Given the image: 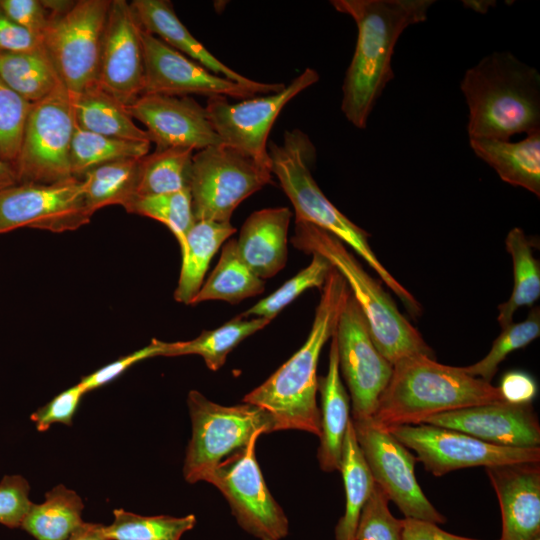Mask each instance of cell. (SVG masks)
Segmentation results:
<instances>
[{"mask_svg":"<svg viewBox=\"0 0 540 540\" xmlns=\"http://www.w3.org/2000/svg\"><path fill=\"white\" fill-rule=\"evenodd\" d=\"M92 215L85 203L82 178L53 184L22 183L0 191V234L22 227L72 231L87 224Z\"/></svg>","mask_w":540,"mask_h":540,"instance_id":"obj_17","label":"cell"},{"mask_svg":"<svg viewBox=\"0 0 540 540\" xmlns=\"http://www.w3.org/2000/svg\"><path fill=\"white\" fill-rule=\"evenodd\" d=\"M145 86L143 94L188 96L197 94L243 100L282 91L284 83L258 82L244 85L217 75L165 44L158 37L141 32Z\"/></svg>","mask_w":540,"mask_h":540,"instance_id":"obj_15","label":"cell"},{"mask_svg":"<svg viewBox=\"0 0 540 540\" xmlns=\"http://www.w3.org/2000/svg\"><path fill=\"white\" fill-rule=\"evenodd\" d=\"M32 103L0 79V159L12 167L17 161Z\"/></svg>","mask_w":540,"mask_h":540,"instance_id":"obj_41","label":"cell"},{"mask_svg":"<svg viewBox=\"0 0 540 540\" xmlns=\"http://www.w3.org/2000/svg\"><path fill=\"white\" fill-rule=\"evenodd\" d=\"M193 155L191 148L174 147L141 157L133 198L189 188Z\"/></svg>","mask_w":540,"mask_h":540,"instance_id":"obj_34","label":"cell"},{"mask_svg":"<svg viewBox=\"0 0 540 540\" xmlns=\"http://www.w3.org/2000/svg\"><path fill=\"white\" fill-rule=\"evenodd\" d=\"M130 4L141 27L146 32L159 36L158 38L171 48L196 61L214 74L244 85L256 83L255 80L232 70L211 54L180 21L170 1L134 0Z\"/></svg>","mask_w":540,"mask_h":540,"instance_id":"obj_23","label":"cell"},{"mask_svg":"<svg viewBox=\"0 0 540 540\" xmlns=\"http://www.w3.org/2000/svg\"><path fill=\"white\" fill-rule=\"evenodd\" d=\"M0 7L14 22L41 40L51 16L43 1L0 0Z\"/></svg>","mask_w":540,"mask_h":540,"instance_id":"obj_46","label":"cell"},{"mask_svg":"<svg viewBox=\"0 0 540 540\" xmlns=\"http://www.w3.org/2000/svg\"><path fill=\"white\" fill-rule=\"evenodd\" d=\"M187 404L192 436L183 475L188 483L204 481L221 461L245 447L253 437L274 432L270 415L252 404L220 405L197 390L188 393Z\"/></svg>","mask_w":540,"mask_h":540,"instance_id":"obj_7","label":"cell"},{"mask_svg":"<svg viewBox=\"0 0 540 540\" xmlns=\"http://www.w3.org/2000/svg\"><path fill=\"white\" fill-rule=\"evenodd\" d=\"M142 27L125 0H112L100 51L97 86L125 107L144 93Z\"/></svg>","mask_w":540,"mask_h":540,"instance_id":"obj_18","label":"cell"},{"mask_svg":"<svg viewBox=\"0 0 540 540\" xmlns=\"http://www.w3.org/2000/svg\"><path fill=\"white\" fill-rule=\"evenodd\" d=\"M85 393L83 387L78 383L64 390L46 405L37 409L30 417L37 430L44 432L55 423L71 425L73 416Z\"/></svg>","mask_w":540,"mask_h":540,"instance_id":"obj_44","label":"cell"},{"mask_svg":"<svg viewBox=\"0 0 540 540\" xmlns=\"http://www.w3.org/2000/svg\"><path fill=\"white\" fill-rule=\"evenodd\" d=\"M351 420L372 478L389 501L406 518L445 523L446 518L428 500L416 479V456L388 430L378 427L372 417Z\"/></svg>","mask_w":540,"mask_h":540,"instance_id":"obj_14","label":"cell"},{"mask_svg":"<svg viewBox=\"0 0 540 540\" xmlns=\"http://www.w3.org/2000/svg\"><path fill=\"white\" fill-rule=\"evenodd\" d=\"M74 129L69 94L63 84L33 103L13 166L18 184H53L75 178L70 164Z\"/></svg>","mask_w":540,"mask_h":540,"instance_id":"obj_10","label":"cell"},{"mask_svg":"<svg viewBox=\"0 0 540 540\" xmlns=\"http://www.w3.org/2000/svg\"><path fill=\"white\" fill-rule=\"evenodd\" d=\"M485 470L500 505L502 535L499 540L539 539V462L498 465Z\"/></svg>","mask_w":540,"mask_h":540,"instance_id":"obj_21","label":"cell"},{"mask_svg":"<svg viewBox=\"0 0 540 540\" xmlns=\"http://www.w3.org/2000/svg\"><path fill=\"white\" fill-rule=\"evenodd\" d=\"M150 146V142L112 138L75 124L70 150L71 173L75 178H82L96 166L119 159L141 158L149 153Z\"/></svg>","mask_w":540,"mask_h":540,"instance_id":"obj_36","label":"cell"},{"mask_svg":"<svg viewBox=\"0 0 540 540\" xmlns=\"http://www.w3.org/2000/svg\"><path fill=\"white\" fill-rule=\"evenodd\" d=\"M537 540H540V538H539V539H537Z\"/></svg>","mask_w":540,"mask_h":540,"instance_id":"obj_53","label":"cell"},{"mask_svg":"<svg viewBox=\"0 0 540 540\" xmlns=\"http://www.w3.org/2000/svg\"><path fill=\"white\" fill-rule=\"evenodd\" d=\"M502 400L498 387L468 375L462 367L415 354L393 364L372 419L387 430L421 424L439 413Z\"/></svg>","mask_w":540,"mask_h":540,"instance_id":"obj_4","label":"cell"},{"mask_svg":"<svg viewBox=\"0 0 540 540\" xmlns=\"http://www.w3.org/2000/svg\"><path fill=\"white\" fill-rule=\"evenodd\" d=\"M269 168L221 144L193 155L189 190L196 221L230 222L234 210L273 183Z\"/></svg>","mask_w":540,"mask_h":540,"instance_id":"obj_8","label":"cell"},{"mask_svg":"<svg viewBox=\"0 0 540 540\" xmlns=\"http://www.w3.org/2000/svg\"><path fill=\"white\" fill-rule=\"evenodd\" d=\"M354 540V539H353Z\"/></svg>","mask_w":540,"mask_h":540,"instance_id":"obj_54","label":"cell"},{"mask_svg":"<svg viewBox=\"0 0 540 540\" xmlns=\"http://www.w3.org/2000/svg\"><path fill=\"white\" fill-rule=\"evenodd\" d=\"M124 208L129 213L149 217L166 225L177 239L180 248L196 221L189 188L133 198Z\"/></svg>","mask_w":540,"mask_h":540,"instance_id":"obj_38","label":"cell"},{"mask_svg":"<svg viewBox=\"0 0 540 540\" xmlns=\"http://www.w3.org/2000/svg\"><path fill=\"white\" fill-rule=\"evenodd\" d=\"M83 508L75 491L58 485L46 493L43 503H32L21 528L37 540H67L84 522Z\"/></svg>","mask_w":540,"mask_h":540,"instance_id":"obj_29","label":"cell"},{"mask_svg":"<svg viewBox=\"0 0 540 540\" xmlns=\"http://www.w3.org/2000/svg\"><path fill=\"white\" fill-rule=\"evenodd\" d=\"M0 79L32 104L48 97L63 84L43 48L0 51Z\"/></svg>","mask_w":540,"mask_h":540,"instance_id":"obj_28","label":"cell"},{"mask_svg":"<svg viewBox=\"0 0 540 540\" xmlns=\"http://www.w3.org/2000/svg\"><path fill=\"white\" fill-rule=\"evenodd\" d=\"M139 161L140 158L111 161L82 176L85 203L91 213L109 205L124 207L134 197Z\"/></svg>","mask_w":540,"mask_h":540,"instance_id":"obj_35","label":"cell"},{"mask_svg":"<svg viewBox=\"0 0 540 540\" xmlns=\"http://www.w3.org/2000/svg\"><path fill=\"white\" fill-rule=\"evenodd\" d=\"M460 89L469 139L510 140L540 130V74L509 51H495L467 69Z\"/></svg>","mask_w":540,"mask_h":540,"instance_id":"obj_3","label":"cell"},{"mask_svg":"<svg viewBox=\"0 0 540 540\" xmlns=\"http://www.w3.org/2000/svg\"><path fill=\"white\" fill-rule=\"evenodd\" d=\"M310 264L286 281L272 294L263 298L240 314L244 318L260 317L272 320L287 305L309 288H321L333 269L332 264L322 255L312 253Z\"/></svg>","mask_w":540,"mask_h":540,"instance_id":"obj_39","label":"cell"},{"mask_svg":"<svg viewBox=\"0 0 540 540\" xmlns=\"http://www.w3.org/2000/svg\"><path fill=\"white\" fill-rule=\"evenodd\" d=\"M67 540H108L104 525L83 522Z\"/></svg>","mask_w":540,"mask_h":540,"instance_id":"obj_50","label":"cell"},{"mask_svg":"<svg viewBox=\"0 0 540 540\" xmlns=\"http://www.w3.org/2000/svg\"><path fill=\"white\" fill-rule=\"evenodd\" d=\"M540 335V310L532 308L526 319L502 328L488 354L478 362L462 367L468 375L488 383L494 378L499 364L513 351L521 349Z\"/></svg>","mask_w":540,"mask_h":540,"instance_id":"obj_40","label":"cell"},{"mask_svg":"<svg viewBox=\"0 0 540 540\" xmlns=\"http://www.w3.org/2000/svg\"><path fill=\"white\" fill-rule=\"evenodd\" d=\"M268 155L271 172L294 207L295 222L310 223L349 245L396 294L410 315L420 316L422 306L379 261L369 245V234L338 210L315 182L311 168L317 152L309 136L299 129L286 130L281 144L268 143Z\"/></svg>","mask_w":540,"mask_h":540,"instance_id":"obj_5","label":"cell"},{"mask_svg":"<svg viewBox=\"0 0 540 540\" xmlns=\"http://www.w3.org/2000/svg\"><path fill=\"white\" fill-rule=\"evenodd\" d=\"M167 342L152 339L149 345L98 369L83 377L79 384L85 392L101 387L124 373L132 365L152 357L163 356Z\"/></svg>","mask_w":540,"mask_h":540,"instance_id":"obj_45","label":"cell"},{"mask_svg":"<svg viewBox=\"0 0 540 540\" xmlns=\"http://www.w3.org/2000/svg\"><path fill=\"white\" fill-rule=\"evenodd\" d=\"M291 242L304 253L322 255L343 276L368 322L375 346L387 361L393 365L415 354L434 358L433 350L420 332L341 240L310 223L295 222Z\"/></svg>","mask_w":540,"mask_h":540,"instance_id":"obj_6","label":"cell"},{"mask_svg":"<svg viewBox=\"0 0 540 540\" xmlns=\"http://www.w3.org/2000/svg\"><path fill=\"white\" fill-rule=\"evenodd\" d=\"M423 423L457 430L498 446L533 448L540 444V424L531 403L502 400L439 413Z\"/></svg>","mask_w":540,"mask_h":540,"instance_id":"obj_20","label":"cell"},{"mask_svg":"<svg viewBox=\"0 0 540 540\" xmlns=\"http://www.w3.org/2000/svg\"><path fill=\"white\" fill-rule=\"evenodd\" d=\"M18 184L14 168L0 159V191Z\"/></svg>","mask_w":540,"mask_h":540,"instance_id":"obj_51","label":"cell"},{"mask_svg":"<svg viewBox=\"0 0 540 540\" xmlns=\"http://www.w3.org/2000/svg\"><path fill=\"white\" fill-rule=\"evenodd\" d=\"M125 108L145 125L156 150L181 147L199 151L223 144L206 108L189 96L143 94Z\"/></svg>","mask_w":540,"mask_h":540,"instance_id":"obj_19","label":"cell"},{"mask_svg":"<svg viewBox=\"0 0 540 540\" xmlns=\"http://www.w3.org/2000/svg\"><path fill=\"white\" fill-rule=\"evenodd\" d=\"M349 287L333 267L322 287L309 335L302 347L266 381L246 394L243 403L265 410L274 431L299 430L320 436L317 366L323 346L335 332Z\"/></svg>","mask_w":540,"mask_h":540,"instance_id":"obj_2","label":"cell"},{"mask_svg":"<svg viewBox=\"0 0 540 540\" xmlns=\"http://www.w3.org/2000/svg\"><path fill=\"white\" fill-rule=\"evenodd\" d=\"M401 540H479L444 531L436 523L414 518L402 519Z\"/></svg>","mask_w":540,"mask_h":540,"instance_id":"obj_49","label":"cell"},{"mask_svg":"<svg viewBox=\"0 0 540 540\" xmlns=\"http://www.w3.org/2000/svg\"><path fill=\"white\" fill-rule=\"evenodd\" d=\"M292 213L287 207L254 211L243 223L236 240L238 255L246 266L265 280L287 262V234Z\"/></svg>","mask_w":540,"mask_h":540,"instance_id":"obj_22","label":"cell"},{"mask_svg":"<svg viewBox=\"0 0 540 540\" xmlns=\"http://www.w3.org/2000/svg\"><path fill=\"white\" fill-rule=\"evenodd\" d=\"M504 401L512 404L531 403L537 393L535 380L523 371H509L498 386Z\"/></svg>","mask_w":540,"mask_h":540,"instance_id":"obj_48","label":"cell"},{"mask_svg":"<svg viewBox=\"0 0 540 540\" xmlns=\"http://www.w3.org/2000/svg\"><path fill=\"white\" fill-rule=\"evenodd\" d=\"M113 514V522L104 526L108 540H180L196 524L193 514L143 516L123 509H115Z\"/></svg>","mask_w":540,"mask_h":540,"instance_id":"obj_37","label":"cell"},{"mask_svg":"<svg viewBox=\"0 0 540 540\" xmlns=\"http://www.w3.org/2000/svg\"><path fill=\"white\" fill-rule=\"evenodd\" d=\"M321 395L317 459L324 472L340 470L342 446L350 418V398L341 381L336 339L331 337L328 371L318 377Z\"/></svg>","mask_w":540,"mask_h":540,"instance_id":"obj_24","label":"cell"},{"mask_svg":"<svg viewBox=\"0 0 540 540\" xmlns=\"http://www.w3.org/2000/svg\"><path fill=\"white\" fill-rule=\"evenodd\" d=\"M253 437L229 455L205 478L226 498L239 526L259 540H281L289 523L281 506L269 491L259 468Z\"/></svg>","mask_w":540,"mask_h":540,"instance_id":"obj_11","label":"cell"},{"mask_svg":"<svg viewBox=\"0 0 540 540\" xmlns=\"http://www.w3.org/2000/svg\"><path fill=\"white\" fill-rule=\"evenodd\" d=\"M41 48V40L14 22L0 7V51L24 52Z\"/></svg>","mask_w":540,"mask_h":540,"instance_id":"obj_47","label":"cell"},{"mask_svg":"<svg viewBox=\"0 0 540 540\" xmlns=\"http://www.w3.org/2000/svg\"><path fill=\"white\" fill-rule=\"evenodd\" d=\"M319 74L306 68L278 92L230 103L228 98H208L209 120L223 144L270 168L268 135L284 106L299 93L319 81Z\"/></svg>","mask_w":540,"mask_h":540,"instance_id":"obj_12","label":"cell"},{"mask_svg":"<svg viewBox=\"0 0 540 540\" xmlns=\"http://www.w3.org/2000/svg\"><path fill=\"white\" fill-rule=\"evenodd\" d=\"M505 246L513 264V288L509 299L498 306L497 321L501 328L513 322L520 307H531L540 296V266L525 232L519 227L511 229Z\"/></svg>","mask_w":540,"mask_h":540,"instance_id":"obj_33","label":"cell"},{"mask_svg":"<svg viewBox=\"0 0 540 540\" xmlns=\"http://www.w3.org/2000/svg\"><path fill=\"white\" fill-rule=\"evenodd\" d=\"M235 232L236 228L231 222L195 221L180 248L182 263L174 291L177 302L192 304L203 284L212 257Z\"/></svg>","mask_w":540,"mask_h":540,"instance_id":"obj_26","label":"cell"},{"mask_svg":"<svg viewBox=\"0 0 540 540\" xmlns=\"http://www.w3.org/2000/svg\"><path fill=\"white\" fill-rule=\"evenodd\" d=\"M463 5L477 13L485 14L491 7L496 5L495 1H463Z\"/></svg>","mask_w":540,"mask_h":540,"instance_id":"obj_52","label":"cell"},{"mask_svg":"<svg viewBox=\"0 0 540 540\" xmlns=\"http://www.w3.org/2000/svg\"><path fill=\"white\" fill-rule=\"evenodd\" d=\"M68 94L79 128L112 138L151 143L148 132L134 123L125 106L97 85L78 94Z\"/></svg>","mask_w":540,"mask_h":540,"instance_id":"obj_27","label":"cell"},{"mask_svg":"<svg viewBox=\"0 0 540 540\" xmlns=\"http://www.w3.org/2000/svg\"><path fill=\"white\" fill-rule=\"evenodd\" d=\"M387 430L413 450L417 461L437 477L468 467L540 462V447L498 446L457 430L427 423L395 426Z\"/></svg>","mask_w":540,"mask_h":540,"instance_id":"obj_13","label":"cell"},{"mask_svg":"<svg viewBox=\"0 0 540 540\" xmlns=\"http://www.w3.org/2000/svg\"><path fill=\"white\" fill-rule=\"evenodd\" d=\"M264 289L265 281L246 266L238 255L236 239H230L224 244L216 267L202 284L192 304L209 300L236 304L261 294Z\"/></svg>","mask_w":540,"mask_h":540,"instance_id":"obj_32","label":"cell"},{"mask_svg":"<svg viewBox=\"0 0 540 540\" xmlns=\"http://www.w3.org/2000/svg\"><path fill=\"white\" fill-rule=\"evenodd\" d=\"M110 0L73 1L50 16L41 38L42 48L70 94L97 85L102 38Z\"/></svg>","mask_w":540,"mask_h":540,"instance_id":"obj_9","label":"cell"},{"mask_svg":"<svg viewBox=\"0 0 540 540\" xmlns=\"http://www.w3.org/2000/svg\"><path fill=\"white\" fill-rule=\"evenodd\" d=\"M469 145L502 181L540 196V130L518 142L469 139Z\"/></svg>","mask_w":540,"mask_h":540,"instance_id":"obj_25","label":"cell"},{"mask_svg":"<svg viewBox=\"0 0 540 540\" xmlns=\"http://www.w3.org/2000/svg\"><path fill=\"white\" fill-rule=\"evenodd\" d=\"M345 489V511L335 527V540H353L361 510L373 487L369 467L357 443L350 420L342 446L340 470Z\"/></svg>","mask_w":540,"mask_h":540,"instance_id":"obj_30","label":"cell"},{"mask_svg":"<svg viewBox=\"0 0 540 540\" xmlns=\"http://www.w3.org/2000/svg\"><path fill=\"white\" fill-rule=\"evenodd\" d=\"M270 322L265 318L239 315L216 329L203 331L192 340L167 342L163 356L199 355L210 370L217 371L237 345Z\"/></svg>","mask_w":540,"mask_h":540,"instance_id":"obj_31","label":"cell"},{"mask_svg":"<svg viewBox=\"0 0 540 540\" xmlns=\"http://www.w3.org/2000/svg\"><path fill=\"white\" fill-rule=\"evenodd\" d=\"M339 371L347 384L352 419L372 417L393 371L375 346L368 322L354 297L349 295L334 332Z\"/></svg>","mask_w":540,"mask_h":540,"instance_id":"obj_16","label":"cell"},{"mask_svg":"<svg viewBox=\"0 0 540 540\" xmlns=\"http://www.w3.org/2000/svg\"><path fill=\"white\" fill-rule=\"evenodd\" d=\"M29 483L20 475H6L0 481V524L9 528L21 524L33 502L29 499Z\"/></svg>","mask_w":540,"mask_h":540,"instance_id":"obj_43","label":"cell"},{"mask_svg":"<svg viewBox=\"0 0 540 540\" xmlns=\"http://www.w3.org/2000/svg\"><path fill=\"white\" fill-rule=\"evenodd\" d=\"M388 502L384 491L374 484L361 510L354 540H401L402 520L392 515Z\"/></svg>","mask_w":540,"mask_h":540,"instance_id":"obj_42","label":"cell"},{"mask_svg":"<svg viewBox=\"0 0 540 540\" xmlns=\"http://www.w3.org/2000/svg\"><path fill=\"white\" fill-rule=\"evenodd\" d=\"M357 27L355 50L342 84L341 111L365 129L378 99L394 78L392 57L402 33L425 22L434 0H332Z\"/></svg>","mask_w":540,"mask_h":540,"instance_id":"obj_1","label":"cell"}]
</instances>
